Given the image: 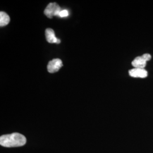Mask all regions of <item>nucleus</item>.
<instances>
[{
	"mask_svg": "<svg viewBox=\"0 0 153 153\" xmlns=\"http://www.w3.org/2000/svg\"><path fill=\"white\" fill-rule=\"evenodd\" d=\"M26 143V137L18 133L5 134L0 137V145L6 148L20 147L25 145Z\"/></svg>",
	"mask_w": 153,
	"mask_h": 153,
	"instance_id": "nucleus-1",
	"label": "nucleus"
},
{
	"mask_svg": "<svg viewBox=\"0 0 153 153\" xmlns=\"http://www.w3.org/2000/svg\"><path fill=\"white\" fill-rule=\"evenodd\" d=\"M61 10L60 6L57 3H50L45 9L44 14L48 18H52L53 16H59Z\"/></svg>",
	"mask_w": 153,
	"mask_h": 153,
	"instance_id": "nucleus-2",
	"label": "nucleus"
},
{
	"mask_svg": "<svg viewBox=\"0 0 153 153\" xmlns=\"http://www.w3.org/2000/svg\"><path fill=\"white\" fill-rule=\"evenodd\" d=\"M62 66V61L59 59H55L49 61L47 66V69L49 73H53L59 71Z\"/></svg>",
	"mask_w": 153,
	"mask_h": 153,
	"instance_id": "nucleus-3",
	"label": "nucleus"
},
{
	"mask_svg": "<svg viewBox=\"0 0 153 153\" xmlns=\"http://www.w3.org/2000/svg\"><path fill=\"white\" fill-rule=\"evenodd\" d=\"M129 74L131 76L134 78H144L148 76V71L145 69L141 68H133L129 71Z\"/></svg>",
	"mask_w": 153,
	"mask_h": 153,
	"instance_id": "nucleus-4",
	"label": "nucleus"
},
{
	"mask_svg": "<svg viewBox=\"0 0 153 153\" xmlns=\"http://www.w3.org/2000/svg\"><path fill=\"white\" fill-rule=\"evenodd\" d=\"M45 37L48 42L49 43H60L61 40L55 36L54 31L51 28H47L45 30Z\"/></svg>",
	"mask_w": 153,
	"mask_h": 153,
	"instance_id": "nucleus-5",
	"label": "nucleus"
},
{
	"mask_svg": "<svg viewBox=\"0 0 153 153\" xmlns=\"http://www.w3.org/2000/svg\"><path fill=\"white\" fill-rule=\"evenodd\" d=\"M146 61L143 57V56L137 57L134 60L132 61L131 64L134 68H141L144 69L146 65Z\"/></svg>",
	"mask_w": 153,
	"mask_h": 153,
	"instance_id": "nucleus-6",
	"label": "nucleus"
},
{
	"mask_svg": "<svg viewBox=\"0 0 153 153\" xmlns=\"http://www.w3.org/2000/svg\"><path fill=\"white\" fill-rule=\"evenodd\" d=\"M10 22V17L4 11L0 12V26L4 27L7 25Z\"/></svg>",
	"mask_w": 153,
	"mask_h": 153,
	"instance_id": "nucleus-7",
	"label": "nucleus"
},
{
	"mask_svg": "<svg viewBox=\"0 0 153 153\" xmlns=\"http://www.w3.org/2000/svg\"><path fill=\"white\" fill-rule=\"evenodd\" d=\"M68 16H69V12L67 10H62L59 15V16H60L61 18L66 17Z\"/></svg>",
	"mask_w": 153,
	"mask_h": 153,
	"instance_id": "nucleus-8",
	"label": "nucleus"
},
{
	"mask_svg": "<svg viewBox=\"0 0 153 153\" xmlns=\"http://www.w3.org/2000/svg\"><path fill=\"white\" fill-rule=\"evenodd\" d=\"M143 57L145 59V60L148 61L150 60L151 58H152V56L150 54H148V53H146V54H144V55H142Z\"/></svg>",
	"mask_w": 153,
	"mask_h": 153,
	"instance_id": "nucleus-9",
	"label": "nucleus"
}]
</instances>
